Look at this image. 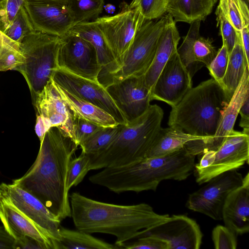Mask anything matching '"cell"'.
Masks as SVG:
<instances>
[{
  "label": "cell",
  "mask_w": 249,
  "mask_h": 249,
  "mask_svg": "<svg viewBox=\"0 0 249 249\" xmlns=\"http://www.w3.org/2000/svg\"><path fill=\"white\" fill-rule=\"evenodd\" d=\"M78 146L58 128L51 127L40 142L33 164L22 177L13 180V184L37 198L60 221L71 216L68 174Z\"/></svg>",
  "instance_id": "1"
},
{
  "label": "cell",
  "mask_w": 249,
  "mask_h": 249,
  "mask_svg": "<svg viewBox=\"0 0 249 249\" xmlns=\"http://www.w3.org/2000/svg\"><path fill=\"white\" fill-rule=\"evenodd\" d=\"M71 217L79 231L116 237L115 245L138 238L166 220L169 215L156 213L149 204L122 205L99 201L73 192L69 196Z\"/></svg>",
  "instance_id": "2"
},
{
  "label": "cell",
  "mask_w": 249,
  "mask_h": 249,
  "mask_svg": "<svg viewBox=\"0 0 249 249\" xmlns=\"http://www.w3.org/2000/svg\"><path fill=\"white\" fill-rule=\"evenodd\" d=\"M195 157L184 146L165 155L144 158L123 166L103 168L90 176L89 180L117 194L155 191L163 180L181 181L188 178L194 169Z\"/></svg>",
  "instance_id": "3"
},
{
  "label": "cell",
  "mask_w": 249,
  "mask_h": 249,
  "mask_svg": "<svg viewBox=\"0 0 249 249\" xmlns=\"http://www.w3.org/2000/svg\"><path fill=\"white\" fill-rule=\"evenodd\" d=\"M230 101L221 85L212 78L192 87L172 107L168 124L192 135L212 137Z\"/></svg>",
  "instance_id": "4"
},
{
  "label": "cell",
  "mask_w": 249,
  "mask_h": 249,
  "mask_svg": "<svg viewBox=\"0 0 249 249\" xmlns=\"http://www.w3.org/2000/svg\"><path fill=\"white\" fill-rule=\"evenodd\" d=\"M162 108L150 105L141 116L123 124L118 135L104 151L90 157L89 170L124 166L144 158L159 130Z\"/></svg>",
  "instance_id": "5"
},
{
  "label": "cell",
  "mask_w": 249,
  "mask_h": 249,
  "mask_svg": "<svg viewBox=\"0 0 249 249\" xmlns=\"http://www.w3.org/2000/svg\"><path fill=\"white\" fill-rule=\"evenodd\" d=\"M166 20L167 15L156 21L145 20L122 59L102 68L99 82L106 88L128 77L144 75L153 61Z\"/></svg>",
  "instance_id": "6"
},
{
  "label": "cell",
  "mask_w": 249,
  "mask_h": 249,
  "mask_svg": "<svg viewBox=\"0 0 249 249\" xmlns=\"http://www.w3.org/2000/svg\"><path fill=\"white\" fill-rule=\"evenodd\" d=\"M60 43L59 36L35 31L26 36L20 44L23 62L15 70L25 78L33 104L58 69L57 57Z\"/></svg>",
  "instance_id": "7"
},
{
  "label": "cell",
  "mask_w": 249,
  "mask_h": 249,
  "mask_svg": "<svg viewBox=\"0 0 249 249\" xmlns=\"http://www.w3.org/2000/svg\"><path fill=\"white\" fill-rule=\"evenodd\" d=\"M120 7V12L115 15L98 17L93 20L114 55L115 61L112 63L122 59L145 20L137 9L130 8L126 2L121 3Z\"/></svg>",
  "instance_id": "8"
},
{
  "label": "cell",
  "mask_w": 249,
  "mask_h": 249,
  "mask_svg": "<svg viewBox=\"0 0 249 249\" xmlns=\"http://www.w3.org/2000/svg\"><path fill=\"white\" fill-rule=\"evenodd\" d=\"M237 169L221 174L189 196L186 207L216 220H222V209L229 194L243 183Z\"/></svg>",
  "instance_id": "9"
},
{
  "label": "cell",
  "mask_w": 249,
  "mask_h": 249,
  "mask_svg": "<svg viewBox=\"0 0 249 249\" xmlns=\"http://www.w3.org/2000/svg\"><path fill=\"white\" fill-rule=\"evenodd\" d=\"M57 65L58 69L93 81H98L102 70L92 45L71 30L61 37Z\"/></svg>",
  "instance_id": "10"
},
{
  "label": "cell",
  "mask_w": 249,
  "mask_h": 249,
  "mask_svg": "<svg viewBox=\"0 0 249 249\" xmlns=\"http://www.w3.org/2000/svg\"><path fill=\"white\" fill-rule=\"evenodd\" d=\"M52 79L73 96L108 113L119 124H127L106 88L98 81H93L60 69L55 71Z\"/></svg>",
  "instance_id": "11"
},
{
  "label": "cell",
  "mask_w": 249,
  "mask_h": 249,
  "mask_svg": "<svg viewBox=\"0 0 249 249\" xmlns=\"http://www.w3.org/2000/svg\"><path fill=\"white\" fill-rule=\"evenodd\" d=\"M249 135L233 130L214 152L213 160L209 167L196 171V182L206 183L226 172L237 169L249 164Z\"/></svg>",
  "instance_id": "12"
},
{
  "label": "cell",
  "mask_w": 249,
  "mask_h": 249,
  "mask_svg": "<svg viewBox=\"0 0 249 249\" xmlns=\"http://www.w3.org/2000/svg\"><path fill=\"white\" fill-rule=\"evenodd\" d=\"M2 197L18 209L43 230L57 245L59 249V221L37 198L13 184H0Z\"/></svg>",
  "instance_id": "13"
},
{
  "label": "cell",
  "mask_w": 249,
  "mask_h": 249,
  "mask_svg": "<svg viewBox=\"0 0 249 249\" xmlns=\"http://www.w3.org/2000/svg\"><path fill=\"white\" fill-rule=\"evenodd\" d=\"M105 88L127 123L142 115L150 106L151 92L143 75L128 77Z\"/></svg>",
  "instance_id": "14"
},
{
  "label": "cell",
  "mask_w": 249,
  "mask_h": 249,
  "mask_svg": "<svg viewBox=\"0 0 249 249\" xmlns=\"http://www.w3.org/2000/svg\"><path fill=\"white\" fill-rule=\"evenodd\" d=\"M192 79L177 52L166 63L155 82L151 90L152 100L175 106L192 88Z\"/></svg>",
  "instance_id": "15"
},
{
  "label": "cell",
  "mask_w": 249,
  "mask_h": 249,
  "mask_svg": "<svg viewBox=\"0 0 249 249\" xmlns=\"http://www.w3.org/2000/svg\"><path fill=\"white\" fill-rule=\"evenodd\" d=\"M23 6L36 31L61 37L77 24L67 4L26 0Z\"/></svg>",
  "instance_id": "16"
},
{
  "label": "cell",
  "mask_w": 249,
  "mask_h": 249,
  "mask_svg": "<svg viewBox=\"0 0 249 249\" xmlns=\"http://www.w3.org/2000/svg\"><path fill=\"white\" fill-rule=\"evenodd\" d=\"M249 70L248 68L245 69L214 135L210 138L192 140L185 144L184 147L190 154L196 156L208 151H216L233 130L241 106L246 94L249 92Z\"/></svg>",
  "instance_id": "17"
},
{
  "label": "cell",
  "mask_w": 249,
  "mask_h": 249,
  "mask_svg": "<svg viewBox=\"0 0 249 249\" xmlns=\"http://www.w3.org/2000/svg\"><path fill=\"white\" fill-rule=\"evenodd\" d=\"M147 235L166 241L169 244V249H198L203 237L196 222L182 214L169 216L164 222L141 236Z\"/></svg>",
  "instance_id": "18"
},
{
  "label": "cell",
  "mask_w": 249,
  "mask_h": 249,
  "mask_svg": "<svg viewBox=\"0 0 249 249\" xmlns=\"http://www.w3.org/2000/svg\"><path fill=\"white\" fill-rule=\"evenodd\" d=\"M33 104L36 115L46 120L51 127L58 128L75 142V115L62 99L52 78L38 94Z\"/></svg>",
  "instance_id": "19"
},
{
  "label": "cell",
  "mask_w": 249,
  "mask_h": 249,
  "mask_svg": "<svg viewBox=\"0 0 249 249\" xmlns=\"http://www.w3.org/2000/svg\"><path fill=\"white\" fill-rule=\"evenodd\" d=\"M200 20L190 23L187 35L177 53L192 77L202 67L207 68L216 56L217 51L213 45V40L200 35Z\"/></svg>",
  "instance_id": "20"
},
{
  "label": "cell",
  "mask_w": 249,
  "mask_h": 249,
  "mask_svg": "<svg viewBox=\"0 0 249 249\" xmlns=\"http://www.w3.org/2000/svg\"><path fill=\"white\" fill-rule=\"evenodd\" d=\"M0 220L15 242L24 237H28L36 241L43 249H58L56 243L43 230L2 197L0 206Z\"/></svg>",
  "instance_id": "21"
},
{
  "label": "cell",
  "mask_w": 249,
  "mask_h": 249,
  "mask_svg": "<svg viewBox=\"0 0 249 249\" xmlns=\"http://www.w3.org/2000/svg\"><path fill=\"white\" fill-rule=\"evenodd\" d=\"M225 226L237 235L249 231V173L243 178L241 186L227 197L222 213Z\"/></svg>",
  "instance_id": "22"
},
{
  "label": "cell",
  "mask_w": 249,
  "mask_h": 249,
  "mask_svg": "<svg viewBox=\"0 0 249 249\" xmlns=\"http://www.w3.org/2000/svg\"><path fill=\"white\" fill-rule=\"evenodd\" d=\"M176 23L171 16L168 14L166 22L159 39L154 58L143 75L150 92L163 67L171 56L177 52L180 37Z\"/></svg>",
  "instance_id": "23"
},
{
  "label": "cell",
  "mask_w": 249,
  "mask_h": 249,
  "mask_svg": "<svg viewBox=\"0 0 249 249\" xmlns=\"http://www.w3.org/2000/svg\"><path fill=\"white\" fill-rule=\"evenodd\" d=\"M53 82L62 99L72 110L75 117L85 119L103 127L119 124L112 116L104 110L73 96Z\"/></svg>",
  "instance_id": "24"
},
{
  "label": "cell",
  "mask_w": 249,
  "mask_h": 249,
  "mask_svg": "<svg viewBox=\"0 0 249 249\" xmlns=\"http://www.w3.org/2000/svg\"><path fill=\"white\" fill-rule=\"evenodd\" d=\"M218 0H168L166 12L176 22L190 24L204 20L212 12Z\"/></svg>",
  "instance_id": "25"
},
{
  "label": "cell",
  "mask_w": 249,
  "mask_h": 249,
  "mask_svg": "<svg viewBox=\"0 0 249 249\" xmlns=\"http://www.w3.org/2000/svg\"><path fill=\"white\" fill-rule=\"evenodd\" d=\"M204 138H206L189 134L174 126L161 127L145 158L168 154L181 149L189 141Z\"/></svg>",
  "instance_id": "26"
},
{
  "label": "cell",
  "mask_w": 249,
  "mask_h": 249,
  "mask_svg": "<svg viewBox=\"0 0 249 249\" xmlns=\"http://www.w3.org/2000/svg\"><path fill=\"white\" fill-rule=\"evenodd\" d=\"M234 46L229 54L225 74L219 83L228 98L231 100L243 77L245 69L249 68L243 51L241 32H237Z\"/></svg>",
  "instance_id": "27"
},
{
  "label": "cell",
  "mask_w": 249,
  "mask_h": 249,
  "mask_svg": "<svg viewBox=\"0 0 249 249\" xmlns=\"http://www.w3.org/2000/svg\"><path fill=\"white\" fill-rule=\"evenodd\" d=\"M71 31L92 45L102 68L114 62L115 58L111 50L101 31L93 21L78 23Z\"/></svg>",
  "instance_id": "28"
},
{
  "label": "cell",
  "mask_w": 249,
  "mask_h": 249,
  "mask_svg": "<svg viewBox=\"0 0 249 249\" xmlns=\"http://www.w3.org/2000/svg\"><path fill=\"white\" fill-rule=\"evenodd\" d=\"M114 249L111 244L96 238L90 233L72 230L61 226L59 230V249Z\"/></svg>",
  "instance_id": "29"
},
{
  "label": "cell",
  "mask_w": 249,
  "mask_h": 249,
  "mask_svg": "<svg viewBox=\"0 0 249 249\" xmlns=\"http://www.w3.org/2000/svg\"><path fill=\"white\" fill-rule=\"evenodd\" d=\"M123 124L100 127L80 146L82 152L90 155L98 154L107 148L118 135Z\"/></svg>",
  "instance_id": "30"
},
{
  "label": "cell",
  "mask_w": 249,
  "mask_h": 249,
  "mask_svg": "<svg viewBox=\"0 0 249 249\" xmlns=\"http://www.w3.org/2000/svg\"><path fill=\"white\" fill-rule=\"evenodd\" d=\"M217 10L221 12L237 32L249 26V11L244 0H219Z\"/></svg>",
  "instance_id": "31"
},
{
  "label": "cell",
  "mask_w": 249,
  "mask_h": 249,
  "mask_svg": "<svg viewBox=\"0 0 249 249\" xmlns=\"http://www.w3.org/2000/svg\"><path fill=\"white\" fill-rule=\"evenodd\" d=\"M104 4V0H69L67 5L77 24L98 18Z\"/></svg>",
  "instance_id": "32"
},
{
  "label": "cell",
  "mask_w": 249,
  "mask_h": 249,
  "mask_svg": "<svg viewBox=\"0 0 249 249\" xmlns=\"http://www.w3.org/2000/svg\"><path fill=\"white\" fill-rule=\"evenodd\" d=\"M35 31L27 11L22 5L10 26L3 32L20 45L26 36Z\"/></svg>",
  "instance_id": "33"
},
{
  "label": "cell",
  "mask_w": 249,
  "mask_h": 249,
  "mask_svg": "<svg viewBox=\"0 0 249 249\" xmlns=\"http://www.w3.org/2000/svg\"><path fill=\"white\" fill-rule=\"evenodd\" d=\"M168 0H132L130 8L137 9L145 20L160 18L166 12Z\"/></svg>",
  "instance_id": "34"
},
{
  "label": "cell",
  "mask_w": 249,
  "mask_h": 249,
  "mask_svg": "<svg viewBox=\"0 0 249 249\" xmlns=\"http://www.w3.org/2000/svg\"><path fill=\"white\" fill-rule=\"evenodd\" d=\"M90 157L81 152V154L70 161L68 174V188L70 190L83 180L89 170Z\"/></svg>",
  "instance_id": "35"
},
{
  "label": "cell",
  "mask_w": 249,
  "mask_h": 249,
  "mask_svg": "<svg viewBox=\"0 0 249 249\" xmlns=\"http://www.w3.org/2000/svg\"><path fill=\"white\" fill-rule=\"evenodd\" d=\"M212 238L216 249H236L237 235L226 226L218 225L212 231Z\"/></svg>",
  "instance_id": "36"
},
{
  "label": "cell",
  "mask_w": 249,
  "mask_h": 249,
  "mask_svg": "<svg viewBox=\"0 0 249 249\" xmlns=\"http://www.w3.org/2000/svg\"><path fill=\"white\" fill-rule=\"evenodd\" d=\"M26 0H3L0 2V29L3 32L11 24Z\"/></svg>",
  "instance_id": "37"
},
{
  "label": "cell",
  "mask_w": 249,
  "mask_h": 249,
  "mask_svg": "<svg viewBox=\"0 0 249 249\" xmlns=\"http://www.w3.org/2000/svg\"><path fill=\"white\" fill-rule=\"evenodd\" d=\"M217 26H219V34L222 37L223 44L227 47L230 53L237 38V32L223 14L216 9Z\"/></svg>",
  "instance_id": "38"
},
{
  "label": "cell",
  "mask_w": 249,
  "mask_h": 249,
  "mask_svg": "<svg viewBox=\"0 0 249 249\" xmlns=\"http://www.w3.org/2000/svg\"><path fill=\"white\" fill-rule=\"evenodd\" d=\"M229 53L226 46L222 44L221 47L207 68L212 78L219 83L223 78L228 65Z\"/></svg>",
  "instance_id": "39"
},
{
  "label": "cell",
  "mask_w": 249,
  "mask_h": 249,
  "mask_svg": "<svg viewBox=\"0 0 249 249\" xmlns=\"http://www.w3.org/2000/svg\"><path fill=\"white\" fill-rule=\"evenodd\" d=\"M169 249L168 243L165 240L152 235H143L132 242H125L121 249Z\"/></svg>",
  "instance_id": "40"
},
{
  "label": "cell",
  "mask_w": 249,
  "mask_h": 249,
  "mask_svg": "<svg viewBox=\"0 0 249 249\" xmlns=\"http://www.w3.org/2000/svg\"><path fill=\"white\" fill-rule=\"evenodd\" d=\"M100 127L101 126L85 119L75 117L74 126L75 143L80 146Z\"/></svg>",
  "instance_id": "41"
},
{
  "label": "cell",
  "mask_w": 249,
  "mask_h": 249,
  "mask_svg": "<svg viewBox=\"0 0 249 249\" xmlns=\"http://www.w3.org/2000/svg\"><path fill=\"white\" fill-rule=\"evenodd\" d=\"M23 62V56L20 48L11 49L5 52L0 58V71L14 70Z\"/></svg>",
  "instance_id": "42"
},
{
  "label": "cell",
  "mask_w": 249,
  "mask_h": 249,
  "mask_svg": "<svg viewBox=\"0 0 249 249\" xmlns=\"http://www.w3.org/2000/svg\"><path fill=\"white\" fill-rule=\"evenodd\" d=\"M249 92L246 94L239 109L241 115L239 125L242 127L243 133L249 135Z\"/></svg>",
  "instance_id": "43"
},
{
  "label": "cell",
  "mask_w": 249,
  "mask_h": 249,
  "mask_svg": "<svg viewBox=\"0 0 249 249\" xmlns=\"http://www.w3.org/2000/svg\"><path fill=\"white\" fill-rule=\"evenodd\" d=\"M0 249H16L15 239L3 226H0Z\"/></svg>",
  "instance_id": "44"
},
{
  "label": "cell",
  "mask_w": 249,
  "mask_h": 249,
  "mask_svg": "<svg viewBox=\"0 0 249 249\" xmlns=\"http://www.w3.org/2000/svg\"><path fill=\"white\" fill-rule=\"evenodd\" d=\"M15 48H20V45L10 39L0 29V58L7 50Z\"/></svg>",
  "instance_id": "45"
},
{
  "label": "cell",
  "mask_w": 249,
  "mask_h": 249,
  "mask_svg": "<svg viewBox=\"0 0 249 249\" xmlns=\"http://www.w3.org/2000/svg\"><path fill=\"white\" fill-rule=\"evenodd\" d=\"M48 121L39 115H36L35 132L41 142L45 133L51 128Z\"/></svg>",
  "instance_id": "46"
},
{
  "label": "cell",
  "mask_w": 249,
  "mask_h": 249,
  "mask_svg": "<svg viewBox=\"0 0 249 249\" xmlns=\"http://www.w3.org/2000/svg\"><path fill=\"white\" fill-rule=\"evenodd\" d=\"M242 47L246 59L249 61V26H243L241 31Z\"/></svg>",
  "instance_id": "47"
},
{
  "label": "cell",
  "mask_w": 249,
  "mask_h": 249,
  "mask_svg": "<svg viewBox=\"0 0 249 249\" xmlns=\"http://www.w3.org/2000/svg\"><path fill=\"white\" fill-rule=\"evenodd\" d=\"M35 1L49 2V3H60L67 4L69 0H29Z\"/></svg>",
  "instance_id": "48"
},
{
  "label": "cell",
  "mask_w": 249,
  "mask_h": 249,
  "mask_svg": "<svg viewBox=\"0 0 249 249\" xmlns=\"http://www.w3.org/2000/svg\"><path fill=\"white\" fill-rule=\"evenodd\" d=\"M104 8L105 11L109 14H112L115 11V7L110 3H108L106 5H104Z\"/></svg>",
  "instance_id": "49"
},
{
  "label": "cell",
  "mask_w": 249,
  "mask_h": 249,
  "mask_svg": "<svg viewBox=\"0 0 249 249\" xmlns=\"http://www.w3.org/2000/svg\"><path fill=\"white\" fill-rule=\"evenodd\" d=\"M1 198H2V196H1V193L0 192V206L1 205Z\"/></svg>",
  "instance_id": "50"
},
{
  "label": "cell",
  "mask_w": 249,
  "mask_h": 249,
  "mask_svg": "<svg viewBox=\"0 0 249 249\" xmlns=\"http://www.w3.org/2000/svg\"><path fill=\"white\" fill-rule=\"evenodd\" d=\"M2 0H0V2Z\"/></svg>",
  "instance_id": "51"
},
{
  "label": "cell",
  "mask_w": 249,
  "mask_h": 249,
  "mask_svg": "<svg viewBox=\"0 0 249 249\" xmlns=\"http://www.w3.org/2000/svg\"><path fill=\"white\" fill-rule=\"evenodd\" d=\"M249 0H247V1H248Z\"/></svg>",
  "instance_id": "52"
}]
</instances>
